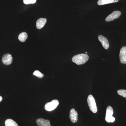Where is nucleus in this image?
<instances>
[{
  "label": "nucleus",
  "mask_w": 126,
  "mask_h": 126,
  "mask_svg": "<svg viewBox=\"0 0 126 126\" xmlns=\"http://www.w3.org/2000/svg\"><path fill=\"white\" fill-rule=\"evenodd\" d=\"M36 123L39 126H51L49 120H46L42 118L37 119Z\"/></svg>",
  "instance_id": "nucleus-10"
},
{
  "label": "nucleus",
  "mask_w": 126,
  "mask_h": 126,
  "mask_svg": "<svg viewBox=\"0 0 126 126\" xmlns=\"http://www.w3.org/2000/svg\"><path fill=\"white\" fill-rule=\"evenodd\" d=\"M27 38L28 35L26 32H22L18 36V39L21 42H25Z\"/></svg>",
  "instance_id": "nucleus-13"
},
{
  "label": "nucleus",
  "mask_w": 126,
  "mask_h": 126,
  "mask_svg": "<svg viewBox=\"0 0 126 126\" xmlns=\"http://www.w3.org/2000/svg\"><path fill=\"white\" fill-rule=\"evenodd\" d=\"M2 97L1 96H0V102H1L2 101Z\"/></svg>",
  "instance_id": "nucleus-18"
},
{
  "label": "nucleus",
  "mask_w": 126,
  "mask_h": 126,
  "mask_svg": "<svg viewBox=\"0 0 126 126\" xmlns=\"http://www.w3.org/2000/svg\"><path fill=\"white\" fill-rule=\"evenodd\" d=\"M89 56L85 54H80L75 55L73 57L72 60L77 65H81L85 63L88 61Z\"/></svg>",
  "instance_id": "nucleus-1"
},
{
  "label": "nucleus",
  "mask_w": 126,
  "mask_h": 126,
  "mask_svg": "<svg viewBox=\"0 0 126 126\" xmlns=\"http://www.w3.org/2000/svg\"><path fill=\"white\" fill-rule=\"evenodd\" d=\"M119 0H99L98 1L97 4L99 5H102L114 2H117Z\"/></svg>",
  "instance_id": "nucleus-12"
},
{
  "label": "nucleus",
  "mask_w": 126,
  "mask_h": 126,
  "mask_svg": "<svg viewBox=\"0 0 126 126\" xmlns=\"http://www.w3.org/2000/svg\"><path fill=\"white\" fill-rule=\"evenodd\" d=\"M121 14V13L120 11H114L107 17L106 18V21L107 22L112 21L117 18H119Z\"/></svg>",
  "instance_id": "nucleus-5"
},
{
  "label": "nucleus",
  "mask_w": 126,
  "mask_h": 126,
  "mask_svg": "<svg viewBox=\"0 0 126 126\" xmlns=\"http://www.w3.org/2000/svg\"><path fill=\"white\" fill-rule=\"evenodd\" d=\"M98 39L101 43L103 47L106 49H108L109 47V44L107 39L102 35H99L98 36Z\"/></svg>",
  "instance_id": "nucleus-8"
},
{
  "label": "nucleus",
  "mask_w": 126,
  "mask_h": 126,
  "mask_svg": "<svg viewBox=\"0 0 126 126\" xmlns=\"http://www.w3.org/2000/svg\"><path fill=\"white\" fill-rule=\"evenodd\" d=\"M33 75L38 77L39 78H42L44 76V75L42 73H41L39 70H36L33 73Z\"/></svg>",
  "instance_id": "nucleus-15"
},
{
  "label": "nucleus",
  "mask_w": 126,
  "mask_h": 126,
  "mask_svg": "<svg viewBox=\"0 0 126 126\" xmlns=\"http://www.w3.org/2000/svg\"><path fill=\"white\" fill-rule=\"evenodd\" d=\"M113 110L110 106L107 107L106 110V116L105 120L108 123H113L115 121V118L112 116Z\"/></svg>",
  "instance_id": "nucleus-3"
},
{
  "label": "nucleus",
  "mask_w": 126,
  "mask_h": 126,
  "mask_svg": "<svg viewBox=\"0 0 126 126\" xmlns=\"http://www.w3.org/2000/svg\"><path fill=\"white\" fill-rule=\"evenodd\" d=\"M85 53H86V54H87V52H85Z\"/></svg>",
  "instance_id": "nucleus-19"
},
{
  "label": "nucleus",
  "mask_w": 126,
  "mask_h": 126,
  "mask_svg": "<svg viewBox=\"0 0 126 126\" xmlns=\"http://www.w3.org/2000/svg\"><path fill=\"white\" fill-rule=\"evenodd\" d=\"M47 21V19L45 18H40L36 22V26L37 29H41L45 25Z\"/></svg>",
  "instance_id": "nucleus-11"
},
{
  "label": "nucleus",
  "mask_w": 126,
  "mask_h": 126,
  "mask_svg": "<svg viewBox=\"0 0 126 126\" xmlns=\"http://www.w3.org/2000/svg\"><path fill=\"white\" fill-rule=\"evenodd\" d=\"M6 126H18V124L12 119H8L5 122Z\"/></svg>",
  "instance_id": "nucleus-14"
},
{
  "label": "nucleus",
  "mask_w": 126,
  "mask_h": 126,
  "mask_svg": "<svg viewBox=\"0 0 126 126\" xmlns=\"http://www.w3.org/2000/svg\"><path fill=\"white\" fill-rule=\"evenodd\" d=\"M69 117L71 121L73 123H75L78 121V113L74 109H72L70 110Z\"/></svg>",
  "instance_id": "nucleus-9"
},
{
  "label": "nucleus",
  "mask_w": 126,
  "mask_h": 126,
  "mask_svg": "<svg viewBox=\"0 0 126 126\" xmlns=\"http://www.w3.org/2000/svg\"><path fill=\"white\" fill-rule=\"evenodd\" d=\"M59 104V102L57 99L53 100L50 102L47 103L45 106V109L48 111L54 110Z\"/></svg>",
  "instance_id": "nucleus-4"
},
{
  "label": "nucleus",
  "mask_w": 126,
  "mask_h": 126,
  "mask_svg": "<svg viewBox=\"0 0 126 126\" xmlns=\"http://www.w3.org/2000/svg\"><path fill=\"white\" fill-rule=\"evenodd\" d=\"M119 58L122 63L126 64V47H123L120 50Z\"/></svg>",
  "instance_id": "nucleus-7"
},
{
  "label": "nucleus",
  "mask_w": 126,
  "mask_h": 126,
  "mask_svg": "<svg viewBox=\"0 0 126 126\" xmlns=\"http://www.w3.org/2000/svg\"><path fill=\"white\" fill-rule=\"evenodd\" d=\"M87 102L88 105L91 111L94 113H96L97 111L96 104L95 99L92 94H90L88 96Z\"/></svg>",
  "instance_id": "nucleus-2"
},
{
  "label": "nucleus",
  "mask_w": 126,
  "mask_h": 126,
  "mask_svg": "<svg viewBox=\"0 0 126 126\" xmlns=\"http://www.w3.org/2000/svg\"><path fill=\"white\" fill-rule=\"evenodd\" d=\"M13 58L11 54L7 53L5 54L2 56V63L5 65H9L12 63Z\"/></svg>",
  "instance_id": "nucleus-6"
},
{
  "label": "nucleus",
  "mask_w": 126,
  "mask_h": 126,
  "mask_svg": "<svg viewBox=\"0 0 126 126\" xmlns=\"http://www.w3.org/2000/svg\"><path fill=\"white\" fill-rule=\"evenodd\" d=\"M36 1V0H23V2L25 4H34Z\"/></svg>",
  "instance_id": "nucleus-17"
},
{
  "label": "nucleus",
  "mask_w": 126,
  "mask_h": 126,
  "mask_svg": "<svg viewBox=\"0 0 126 126\" xmlns=\"http://www.w3.org/2000/svg\"><path fill=\"white\" fill-rule=\"evenodd\" d=\"M117 93L119 95L122 96L126 98V90L124 89H120L117 91Z\"/></svg>",
  "instance_id": "nucleus-16"
}]
</instances>
